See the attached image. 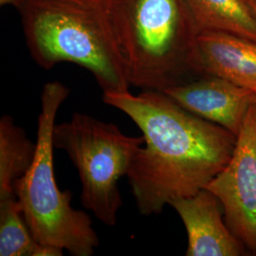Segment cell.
Wrapping results in <instances>:
<instances>
[{"label":"cell","mask_w":256,"mask_h":256,"mask_svg":"<svg viewBox=\"0 0 256 256\" xmlns=\"http://www.w3.org/2000/svg\"><path fill=\"white\" fill-rule=\"evenodd\" d=\"M52 140L78 172L82 206L102 223L114 226L122 205L120 180L128 176L144 137L128 136L113 124L75 112L68 120L55 124Z\"/></svg>","instance_id":"cell-5"},{"label":"cell","mask_w":256,"mask_h":256,"mask_svg":"<svg viewBox=\"0 0 256 256\" xmlns=\"http://www.w3.org/2000/svg\"><path fill=\"white\" fill-rule=\"evenodd\" d=\"M102 101L132 120L144 138L126 176L144 216L158 214L204 189L232 155L234 134L183 108L164 92H104Z\"/></svg>","instance_id":"cell-1"},{"label":"cell","mask_w":256,"mask_h":256,"mask_svg":"<svg viewBox=\"0 0 256 256\" xmlns=\"http://www.w3.org/2000/svg\"><path fill=\"white\" fill-rule=\"evenodd\" d=\"M36 153L26 131L12 116L0 119V200L16 196L14 183L26 174Z\"/></svg>","instance_id":"cell-11"},{"label":"cell","mask_w":256,"mask_h":256,"mask_svg":"<svg viewBox=\"0 0 256 256\" xmlns=\"http://www.w3.org/2000/svg\"></svg>","instance_id":"cell-15"},{"label":"cell","mask_w":256,"mask_h":256,"mask_svg":"<svg viewBox=\"0 0 256 256\" xmlns=\"http://www.w3.org/2000/svg\"><path fill=\"white\" fill-rule=\"evenodd\" d=\"M192 114L238 136L256 93L216 76L182 82L164 90Z\"/></svg>","instance_id":"cell-7"},{"label":"cell","mask_w":256,"mask_h":256,"mask_svg":"<svg viewBox=\"0 0 256 256\" xmlns=\"http://www.w3.org/2000/svg\"><path fill=\"white\" fill-rule=\"evenodd\" d=\"M70 95L64 84L46 82L41 92L36 153L26 174L14 183V192L32 236L41 244L74 256H90L99 238L88 214L72 206V194L60 190L54 167V129L58 110Z\"/></svg>","instance_id":"cell-4"},{"label":"cell","mask_w":256,"mask_h":256,"mask_svg":"<svg viewBox=\"0 0 256 256\" xmlns=\"http://www.w3.org/2000/svg\"><path fill=\"white\" fill-rule=\"evenodd\" d=\"M63 254V250L41 244L34 238L16 196L0 200V256Z\"/></svg>","instance_id":"cell-12"},{"label":"cell","mask_w":256,"mask_h":256,"mask_svg":"<svg viewBox=\"0 0 256 256\" xmlns=\"http://www.w3.org/2000/svg\"><path fill=\"white\" fill-rule=\"evenodd\" d=\"M128 82L142 90L178 84L184 68L198 70L200 30L185 0H108Z\"/></svg>","instance_id":"cell-3"},{"label":"cell","mask_w":256,"mask_h":256,"mask_svg":"<svg viewBox=\"0 0 256 256\" xmlns=\"http://www.w3.org/2000/svg\"><path fill=\"white\" fill-rule=\"evenodd\" d=\"M198 70L256 93V42L236 34L200 32L196 39Z\"/></svg>","instance_id":"cell-9"},{"label":"cell","mask_w":256,"mask_h":256,"mask_svg":"<svg viewBox=\"0 0 256 256\" xmlns=\"http://www.w3.org/2000/svg\"><path fill=\"white\" fill-rule=\"evenodd\" d=\"M200 32H225L256 42V16L244 0H185Z\"/></svg>","instance_id":"cell-10"},{"label":"cell","mask_w":256,"mask_h":256,"mask_svg":"<svg viewBox=\"0 0 256 256\" xmlns=\"http://www.w3.org/2000/svg\"><path fill=\"white\" fill-rule=\"evenodd\" d=\"M205 189L218 198L232 234L256 252V102L248 110L228 164Z\"/></svg>","instance_id":"cell-6"},{"label":"cell","mask_w":256,"mask_h":256,"mask_svg":"<svg viewBox=\"0 0 256 256\" xmlns=\"http://www.w3.org/2000/svg\"></svg>","instance_id":"cell-16"},{"label":"cell","mask_w":256,"mask_h":256,"mask_svg":"<svg viewBox=\"0 0 256 256\" xmlns=\"http://www.w3.org/2000/svg\"><path fill=\"white\" fill-rule=\"evenodd\" d=\"M248 4V6L252 10V12L256 16V0H244Z\"/></svg>","instance_id":"cell-14"},{"label":"cell","mask_w":256,"mask_h":256,"mask_svg":"<svg viewBox=\"0 0 256 256\" xmlns=\"http://www.w3.org/2000/svg\"><path fill=\"white\" fill-rule=\"evenodd\" d=\"M24 0H0L1 6H14V8L18 9L20 5L23 3Z\"/></svg>","instance_id":"cell-13"},{"label":"cell","mask_w":256,"mask_h":256,"mask_svg":"<svg viewBox=\"0 0 256 256\" xmlns=\"http://www.w3.org/2000/svg\"><path fill=\"white\" fill-rule=\"evenodd\" d=\"M182 220L187 232L186 256H239L244 244L223 221V208L218 198L202 189L191 196L169 204Z\"/></svg>","instance_id":"cell-8"},{"label":"cell","mask_w":256,"mask_h":256,"mask_svg":"<svg viewBox=\"0 0 256 256\" xmlns=\"http://www.w3.org/2000/svg\"><path fill=\"white\" fill-rule=\"evenodd\" d=\"M18 10L39 66L78 64L93 75L102 93L129 90L108 0H24Z\"/></svg>","instance_id":"cell-2"}]
</instances>
